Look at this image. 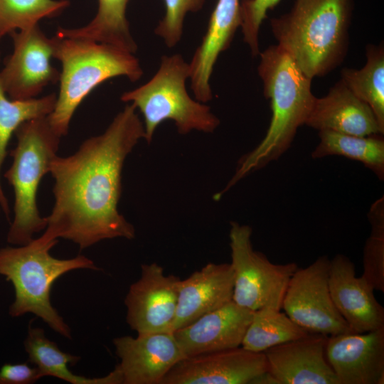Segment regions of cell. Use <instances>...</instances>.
I'll list each match as a JSON object with an SVG mask.
<instances>
[{"label":"cell","instance_id":"cell-1","mask_svg":"<svg viewBox=\"0 0 384 384\" xmlns=\"http://www.w3.org/2000/svg\"><path fill=\"white\" fill-rule=\"evenodd\" d=\"M136 110L127 105L102 134L85 140L71 155L53 159L54 204L41 241L63 238L84 250L104 240L135 237L118 203L124 161L145 136Z\"/></svg>","mask_w":384,"mask_h":384},{"label":"cell","instance_id":"cell-2","mask_svg":"<svg viewBox=\"0 0 384 384\" xmlns=\"http://www.w3.org/2000/svg\"><path fill=\"white\" fill-rule=\"evenodd\" d=\"M259 55L258 73L264 95L270 100V123L260 143L240 159L232 178L215 199L251 172L279 159L290 148L298 129L305 124L316 99L311 79L279 46H271Z\"/></svg>","mask_w":384,"mask_h":384},{"label":"cell","instance_id":"cell-3","mask_svg":"<svg viewBox=\"0 0 384 384\" xmlns=\"http://www.w3.org/2000/svg\"><path fill=\"white\" fill-rule=\"evenodd\" d=\"M353 0H295L270 20L277 46L310 79L331 71L347 50Z\"/></svg>","mask_w":384,"mask_h":384},{"label":"cell","instance_id":"cell-4","mask_svg":"<svg viewBox=\"0 0 384 384\" xmlns=\"http://www.w3.org/2000/svg\"><path fill=\"white\" fill-rule=\"evenodd\" d=\"M58 242L33 238L26 245L0 248V274L14 289V299L9 309L11 316L33 314L53 331L71 339L70 326L51 304V287L55 280L70 271L100 268L82 255L69 259L53 257L50 251Z\"/></svg>","mask_w":384,"mask_h":384},{"label":"cell","instance_id":"cell-5","mask_svg":"<svg viewBox=\"0 0 384 384\" xmlns=\"http://www.w3.org/2000/svg\"><path fill=\"white\" fill-rule=\"evenodd\" d=\"M54 39L53 58L61 63L62 71L59 93L48 119L53 129L63 137L75 110L94 88L119 76L137 81L143 70L134 53L112 45L56 35Z\"/></svg>","mask_w":384,"mask_h":384},{"label":"cell","instance_id":"cell-6","mask_svg":"<svg viewBox=\"0 0 384 384\" xmlns=\"http://www.w3.org/2000/svg\"><path fill=\"white\" fill-rule=\"evenodd\" d=\"M14 134L17 143L10 151L12 163L4 174L14 193V219L6 239L11 245H23L46 227V217L41 215L37 205L38 189L50 173L62 137L53 129L48 116L22 123Z\"/></svg>","mask_w":384,"mask_h":384},{"label":"cell","instance_id":"cell-7","mask_svg":"<svg viewBox=\"0 0 384 384\" xmlns=\"http://www.w3.org/2000/svg\"><path fill=\"white\" fill-rule=\"evenodd\" d=\"M189 78V63L181 54L163 55L158 70L148 82L121 95L122 102H130L142 114L148 143L166 120H172L181 134L192 130L211 133L220 124L210 107L188 95L186 82Z\"/></svg>","mask_w":384,"mask_h":384},{"label":"cell","instance_id":"cell-8","mask_svg":"<svg viewBox=\"0 0 384 384\" xmlns=\"http://www.w3.org/2000/svg\"><path fill=\"white\" fill-rule=\"evenodd\" d=\"M252 233L250 226L230 223L233 301L252 311L264 307L281 310L288 283L298 265L295 262L272 263L253 249Z\"/></svg>","mask_w":384,"mask_h":384},{"label":"cell","instance_id":"cell-9","mask_svg":"<svg viewBox=\"0 0 384 384\" xmlns=\"http://www.w3.org/2000/svg\"><path fill=\"white\" fill-rule=\"evenodd\" d=\"M329 266L330 260L322 255L309 266L298 267L288 283L282 306L303 329L327 336L352 332L331 299Z\"/></svg>","mask_w":384,"mask_h":384},{"label":"cell","instance_id":"cell-10","mask_svg":"<svg viewBox=\"0 0 384 384\" xmlns=\"http://www.w3.org/2000/svg\"><path fill=\"white\" fill-rule=\"evenodd\" d=\"M14 50L0 71L1 84L12 100L35 98L43 88L59 81L60 73L51 64L55 39L38 25L12 31Z\"/></svg>","mask_w":384,"mask_h":384},{"label":"cell","instance_id":"cell-11","mask_svg":"<svg viewBox=\"0 0 384 384\" xmlns=\"http://www.w3.org/2000/svg\"><path fill=\"white\" fill-rule=\"evenodd\" d=\"M181 279L156 263L144 264L124 299L126 320L137 334L172 332ZM173 333V332H172Z\"/></svg>","mask_w":384,"mask_h":384},{"label":"cell","instance_id":"cell-12","mask_svg":"<svg viewBox=\"0 0 384 384\" xmlns=\"http://www.w3.org/2000/svg\"><path fill=\"white\" fill-rule=\"evenodd\" d=\"M267 370L263 352L239 346L186 357L170 370L161 384H250Z\"/></svg>","mask_w":384,"mask_h":384},{"label":"cell","instance_id":"cell-13","mask_svg":"<svg viewBox=\"0 0 384 384\" xmlns=\"http://www.w3.org/2000/svg\"><path fill=\"white\" fill-rule=\"evenodd\" d=\"M122 384H161L185 358L172 332L137 334L113 340Z\"/></svg>","mask_w":384,"mask_h":384},{"label":"cell","instance_id":"cell-14","mask_svg":"<svg viewBox=\"0 0 384 384\" xmlns=\"http://www.w3.org/2000/svg\"><path fill=\"white\" fill-rule=\"evenodd\" d=\"M326 356L339 384H383L384 327L328 336Z\"/></svg>","mask_w":384,"mask_h":384},{"label":"cell","instance_id":"cell-15","mask_svg":"<svg viewBox=\"0 0 384 384\" xmlns=\"http://www.w3.org/2000/svg\"><path fill=\"white\" fill-rule=\"evenodd\" d=\"M329 287L333 302L353 333L384 327V308L374 289L361 276H356L353 262L343 254L330 260Z\"/></svg>","mask_w":384,"mask_h":384},{"label":"cell","instance_id":"cell-16","mask_svg":"<svg viewBox=\"0 0 384 384\" xmlns=\"http://www.w3.org/2000/svg\"><path fill=\"white\" fill-rule=\"evenodd\" d=\"M327 338L309 333L266 350L267 370L279 384H339L326 359Z\"/></svg>","mask_w":384,"mask_h":384},{"label":"cell","instance_id":"cell-17","mask_svg":"<svg viewBox=\"0 0 384 384\" xmlns=\"http://www.w3.org/2000/svg\"><path fill=\"white\" fill-rule=\"evenodd\" d=\"M253 312L233 300L173 332L186 357L241 346Z\"/></svg>","mask_w":384,"mask_h":384},{"label":"cell","instance_id":"cell-18","mask_svg":"<svg viewBox=\"0 0 384 384\" xmlns=\"http://www.w3.org/2000/svg\"><path fill=\"white\" fill-rule=\"evenodd\" d=\"M240 0H218L200 45L189 63L191 88L196 100L213 98L210 78L219 55L226 50L240 27Z\"/></svg>","mask_w":384,"mask_h":384},{"label":"cell","instance_id":"cell-19","mask_svg":"<svg viewBox=\"0 0 384 384\" xmlns=\"http://www.w3.org/2000/svg\"><path fill=\"white\" fill-rule=\"evenodd\" d=\"M233 271L230 263H208L181 279L171 331L233 300Z\"/></svg>","mask_w":384,"mask_h":384},{"label":"cell","instance_id":"cell-20","mask_svg":"<svg viewBox=\"0 0 384 384\" xmlns=\"http://www.w3.org/2000/svg\"><path fill=\"white\" fill-rule=\"evenodd\" d=\"M305 124L319 132L328 130L354 136L384 134L370 107L341 80L325 96L316 97Z\"/></svg>","mask_w":384,"mask_h":384},{"label":"cell","instance_id":"cell-21","mask_svg":"<svg viewBox=\"0 0 384 384\" xmlns=\"http://www.w3.org/2000/svg\"><path fill=\"white\" fill-rule=\"evenodd\" d=\"M23 344L28 361L38 369L42 378L52 376L72 384H122V377L117 366L110 373L100 378L73 373L68 366L76 364L80 358L61 351L40 327L29 325Z\"/></svg>","mask_w":384,"mask_h":384},{"label":"cell","instance_id":"cell-22","mask_svg":"<svg viewBox=\"0 0 384 384\" xmlns=\"http://www.w3.org/2000/svg\"><path fill=\"white\" fill-rule=\"evenodd\" d=\"M97 1V11L88 24L76 28L59 27L56 36L107 43L134 54L137 45L126 16L129 0Z\"/></svg>","mask_w":384,"mask_h":384},{"label":"cell","instance_id":"cell-23","mask_svg":"<svg viewBox=\"0 0 384 384\" xmlns=\"http://www.w3.org/2000/svg\"><path fill=\"white\" fill-rule=\"evenodd\" d=\"M319 142L311 152L313 159L341 156L357 161L384 180L383 134L354 136L332 131L319 132Z\"/></svg>","mask_w":384,"mask_h":384},{"label":"cell","instance_id":"cell-24","mask_svg":"<svg viewBox=\"0 0 384 384\" xmlns=\"http://www.w3.org/2000/svg\"><path fill=\"white\" fill-rule=\"evenodd\" d=\"M56 99L55 93L40 98L9 99L0 82V205L6 216L9 215L10 209L2 188L1 175L10 139L22 123L48 116L54 109Z\"/></svg>","mask_w":384,"mask_h":384},{"label":"cell","instance_id":"cell-25","mask_svg":"<svg viewBox=\"0 0 384 384\" xmlns=\"http://www.w3.org/2000/svg\"><path fill=\"white\" fill-rule=\"evenodd\" d=\"M367 61L361 69L343 68L341 80L372 110L384 129V49L383 44L366 48Z\"/></svg>","mask_w":384,"mask_h":384},{"label":"cell","instance_id":"cell-26","mask_svg":"<svg viewBox=\"0 0 384 384\" xmlns=\"http://www.w3.org/2000/svg\"><path fill=\"white\" fill-rule=\"evenodd\" d=\"M309 333L281 310L264 307L253 312L241 346L254 352H264Z\"/></svg>","mask_w":384,"mask_h":384},{"label":"cell","instance_id":"cell-27","mask_svg":"<svg viewBox=\"0 0 384 384\" xmlns=\"http://www.w3.org/2000/svg\"><path fill=\"white\" fill-rule=\"evenodd\" d=\"M69 4L68 0H0V41L12 31L28 29L44 18L55 16Z\"/></svg>","mask_w":384,"mask_h":384},{"label":"cell","instance_id":"cell-28","mask_svg":"<svg viewBox=\"0 0 384 384\" xmlns=\"http://www.w3.org/2000/svg\"><path fill=\"white\" fill-rule=\"evenodd\" d=\"M370 232L363 250L361 277L374 289L384 292V197L373 203L368 213Z\"/></svg>","mask_w":384,"mask_h":384},{"label":"cell","instance_id":"cell-29","mask_svg":"<svg viewBox=\"0 0 384 384\" xmlns=\"http://www.w3.org/2000/svg\"><path fill=\"white\" fill-rule=\"evenodd\" d=\"M165 14L159 22L154 33L171 48L181 40L183 21L188 12L200 11L206 0H164Z\"/></svg>","mask_w":384,"mask_h":384},{"label":"cell","instance_id":"cell-30","mask_svg":"<svg viewBox=\"0 0 384 384\" xmlns=\"http://www.w3.org/2000/svg\"><path fill=\"white\" fill-rule=\"evenodd\" d=\"M280 0H242L240 1V27L244 41L248 45L254 56L260 54L258 35L267 13Z\"/></svg>","mask_w":384,"mask_h":384},{"label":"cell","instance_id":"cell-31","mask_svg":"<svg viewBox=\"0 0 384 384\" xmlns=\"http://www.w3.org/2000/svg\"><path fill=\"white\" fill-rule=\"evenodd\" d=\"M41 378L38 369L26 363H6L0 368L1 384H32Z\"/></svg>","mask_w":384,"mask_h":384},{"label":"cell","instance_id":"cell-32","mask_svg":"<svg viewBox=\"0 0 384 384\" xmlns=\"http://www.w3.org/2000/svg\"><path fill=\"white\" fill-rule=\"evenodd\" d=\"M250 384H279L277 379L268 371H265L255 378Z\"/></svg>","mask_w":384,"mask_h":384},{"label":"cell","instance_id":"cell-33","mask_svg":"<svg viewBox=\"0 0 384 384\" xmlns=\"http://www.w3.org/2000/svg\"><path fill=\"white\" fill-rule=\"evenodd\" d=\"M2 211V209H1V206L0 205V214H1V212Z\"/></svg>","mask_w":384,"mask_h":384},{"label":"cell","instance_id":"cell-34","mask_svg":"<svg viewBox=\"0 0 384 384\" xmlns=\"http://www.w3.org/2000/svg\"><path fill=\"white\" fill-rule=\"evenodd\" d=\"M0 384H1V381H0Z\"/></svg>","mask_w":384,"mask_h":384}]
</instances>
